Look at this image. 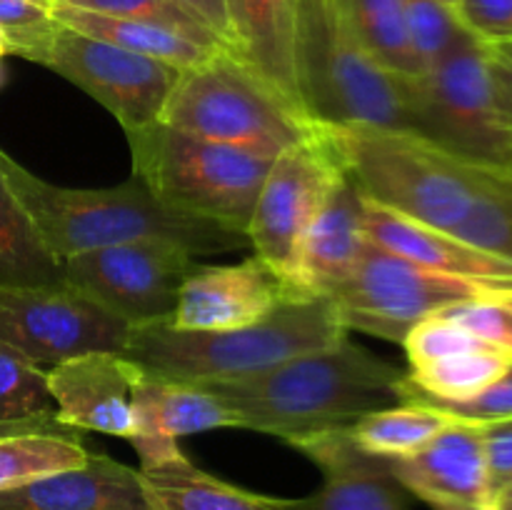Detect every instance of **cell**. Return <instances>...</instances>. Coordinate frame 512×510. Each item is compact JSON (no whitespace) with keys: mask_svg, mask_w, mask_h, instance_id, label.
<instances>
[{"mask_svg":"<svg viewBox=\"0 0 512 510\" xmlns=\"http://www.w3.org/2000/svg\"><path fill=\"white\" fill-rule=\"evenodd\" d=\"M498 178L512 180V148H510L508 158H505V163H503V165H500V170H498Z\"/></svg>","mask_w":512,"mask_h":510,"instance_id":"7bdbcfd3","label":"cell"},{"mask_svg":"<svg viewBox=\"0 0 512 510\" xmlns=\"http://www.w3.org/2000/svg\"><path fill=\"white\" fill-rule=\"evenodd\" d=\"M68 425L60 423L55 415H35L28 420H13V423H0V440L13 438V435H30V433H70Z\"/></svg>","mask_w":512,"mask_h":510,"instance_id":"ab89813d","label":"cell"},{"mask_svg":"<svg viewBox=\"0 0 512 510\" xmlns=\"http://www.w3.org/2000/svg\"><path fill=\"white\" fill-rule=\"evenodd\" d=\"M400 488L435 510H488L490 485L483 430L453 420L428 445L403 458H385Z\"/></svg>","mask_w":512,"mask_h":510,"instance_id":"e0dca14e","label":"cell"},{"mask_svg":"<svg viewBox=\"0 0 512 510\" xmlns=\"http://www.w3.org/2000/svg\"><path fill=\"white\" fill-rule=\"evenodd\" d=\"M368 245L365 195L343 175L300 235L285 280L300 298H330L353 278Z\"/></svg>","mask_w":512,"mask_h":510,"instance_id":"2e32d148","label":"cell"},{"mask_svg":"<svg viewBox=\"0 0 512 510\" xmlns=\"http://www.w3.org/2000/svg\"><path fill=\"white\" fill-rule=\"evenodd\" d=\"M195 253L168 240H135L63 260V283L130 328L170 320Z\"/></svg>","mask_w":512,"mask_h":510,"instance_id":"8fae6325","label":"cell"},{"mask_svg":"<svg viewBox=\"0 0 512 510\" xmlns=\"http://www.w3.org/2000/svg\"><path fill=\"white\" fill-rule=\"evenodd\" d=\"M453 420L433 405L403 400L345 425V433L363 453L375 458H403L428 445Z\"/></svg>","mask_w":512,"mask_h":510,"instance_id":"4316f807","label":"cell"},{"mask_svg":"<svg viewBox=\"0 0 512 510\" xmlns=\"http://www.w3.org/2000/svg\"><path fill=\"white\" fill-rule=\"evenodd\" d=\"M295 78L303 113L313 125L370 123L408 130V78L383 68L330 0L298 3Z\"/></svg>","mask_w":512,"mask_h":510,"instance_id":"8992f818","label":"cell"},{"mask_svg":"<svg viewBox=\"0 0 512 510\" xmlns=\"http://www.w3.org/2000/svg\"><path fill=\"white\" fill-rule=\"evenodd\" d=\"M400 398L408 403H423L433 405V408L443 410L445 415L455 420H465V423H495V420H510L512 418V365L500 375L495 383L480 390L478 395L468 400H433L423 398V395L408 393L400 390Z\"/></svg>","mask_w":512,"mask_h":510,"instance_id":"e575fe53","label":"cell"},{"mask_svg":"<svg viewBox=\"0 0 512 510\" xmlns=\"http://www.w3.org/2000/svg\"><path fill=\"white\" fill-rule=\"evenodd\" d=\"M28 60L53 70L98 100L115 115L125 133L158 123L180 75L178 68L163 60L130 53L63 23H58Z\"/></svg>","mask_w":512,"mask_h":510,"instance_id":"9c48e42d","label":"cell"},{"mask_svg":"<svg viewBox=\"0 0 512 510\" xmlns=\"http://www.w3.org/2000/svg\"><path fill=\"white\" fill-rule=\"evenodd\" d=\"M0 510H153L140 470L90 453L83 465L0 490Z\"/></svg>","mask_w":512,"mask_h":510,"instance_id":"44dd1931","label":"cell"},{"mask_svg":"<svg viewBox=\"0 0 512 510\" xmlns=\"http://www.w3.org/2000/svg\"><path fill=\"white\" fill-rule=\"evenodd\" d=\"M440 315L458 323L490 348H498L512 355V290H490L478 298L463 300Z\"/></svg>","mask_w":512,"mask_h":510,"instance_id":"1f68e13d","label":"cell"},{"mask_svg":"<svg viewBox=\"0 0 512 510\" xmlns=\"http://www.w3.org/2000/svg\"><path fill=\"white\" fill-rule=\"evenodd\" d=\"M488 510H512V485H508V488H503V490H498V493L490 498Z\"/></svg>","mask_w":512,"mask_h":510,"instance_id":"60d3db41","label":"cell"},{"mask_svg":"<svg viewBox=\"0 0 512 510\" xmlns=\"http://www.w3.org/2000/svg\"><path fill=\"white\" fill-rule=\"evenodd\" d=\"M143 365L123 353H85L48 368V388L55 418L75 430H95L130 440L133 395Z\"/></svg>","mask_w":512,"mask_h":510,"instance_id":"9a60e30c","label":"cell"},{"mask_svg":"<svg viewBox=\"0 0 512 510\" xmlns=\"http://www.w3.org/2000/svg\"><path fill=\"white\" fill-rule=\"evenodd\" d=\"M0 170L60 263L135 240H168L195 255L248 243L243 235L168 208L138 178L115 188H63L33 175L3 148Z\"/></svg>","mask_w":512,"mask_h":510,"instance_id":"7a4b0ae2","label":"cell"},{"mask_svg":"<svg viewBox=\"0 0 512 510\" xmlns=\"http://www.w3.org/2000/svg\"><path fill=\"white\" fill-rule=\"evenodd\" d=\"M490 78H493V98L500 125L512 140V63L500 58L493 48H490Z\"/></svg>","mask_w":512,"mask_h":510,"instance_id":"f35d334b","label":"cell"},{"mask_svg":"<svg viewBox=\"0 0 512 510\" xmlns=\"http://www.w3.org/2000/svg\"><path fill=\"white\" fill-rule=\"evenodd\" d=\"M55 415L48 370L10 343L0 340V423Z\"/></svg>","mask_w":512,"mask_h":510,"instance_id":"f546056e","label":"cell"},{"mask_svg":"<svg viewBox=\"0 0 512 510\" xmlns=\"http://www.w3.org/2000/svg\"><path fill=\"white\" fill-rule=\"evenodd\" d=\"M183 13H188L195 23L203 25L210 35H215L225 50L230 48V23L225 0H173Z\"/></svg>","mask_w":512,"mask_h":510,"instance_id":"74e56055","label":"cell"},{"mask_svg":"<svg viewBox=\"0 0 512 510\" xmlns=\"http://www.w3.org/2000/svg\"><path fill=\"white\" fill-rule=\"evenodd\" d=\"M53 15L58 23L68 25V28L93 35V38L108 40V43L130 50V53L163 60V63L173 65L178 70L193 68V65L210 58L215 50H220L198 43V40L188 38V35L178 33L173 28H165V25L90 13V10L75 8V5L63 3V0H55Z\"/></svg>","mask_w":512,"mask_h":510,"instance_id":"cb8c5ba5","label":"cell"},{"mask_svg":"<svg viewBox=\"0 0 512 510\" xmlns=\"http://www.w3.org/2000/svg\"><path fill=\"white\" fill-rule=\"evenodd\" d=\"M128 335V323L65 283L0 288V340L40 368L85 353H123Z\"/></svg>","mask_w":512,"mask_h":510,"instance_id":"7c38bea8","label":"cell"},{"mask_svg":"<svg viewBox=\"0 0 512 510\" xmlns=\"http://www.w3.org/2000/svg\"><path fill=\"white\" fill-rule=\"evenodd\" d=\"M490 48H493L500 58H505L508 63H512V40H508V43H500V45H490Z\"/></svg>","mask_w":512,"mask_h":510,"instance_id":"b9f144b4","label":"cell"},{"mask_svg":"<svg viewBox=\"0 0 512 510\" xmlns=\"http://www.w3.org/2000/svg\"><path fill=\"white\" fill-rule=\"evenodd\" d=\"M350 33L383 68L400 78H420L418 58L405 28L403 0H330Z\"/></svg>","mask_w":512,"mask_h":510,"instance_id":"83f0119b","label":"cell"},{"mask_svg":"<svg viewBox=\"0 0 512 510\" xmlns=\"http://www.w3.org/2000/svg\"><path fill=\"white\" fill-rule=\"evenodd\" d=\"M490 285L453 278L368 245L360 268L330 300L345 330L403 345L413 325L463 300L490 293Z\"/></svg>","mask_w":512,"mask_h":510,"instance_id":"30bf717a","label":"cell"},{"mask_svg":"<svg viewBox=\"0 0 512 510\" xmlns=\"http://www.w3.org/2000/svg\"><path fill=\"white\" fill-rule=\"evenodd\" d=\"M3 55H8V43H5V35L0 33V58H3Z\"/></svg>","mask_w":512,"mask_h":510,"instance_id":"ee69618b","label":"cell"},{"mask_svg":"<svg viewBox=\"0 0 512 510\" xmlns=\"http://www.w3.org/2000/svg\"><path fill=\"white\" fill-rule=\"evenodd\" d=\"M133 435L140 465H153L183 453L178 438L218 428H238V418L213 390L145 370L133 395Z\"/></svg>","mask_w":512,"mask_h":510,"instance_id":"ac0fdd59","label":"cell"},{"mask_svg":"<svg viewBox=\"0 0 512 510\" xmlns=\"http://www.w3.org/2000/svg\"><path fill=\"white\" fill-rule=\"evenodd\" d=\"M55 0H0V33L8 55L28 60L43 40L58 28L53 15Z\"/></svg>","mask_w":512,"mask_h":510,"instance_id":"836d02e7","label":"cell"},{"mask_svg":"<svg viewBox=\"0 0 512 510\" xmlns=\"http://www.w3.org/2000/svg\"><path fill=\"white\" fill-rule=\"evenodd\" d=\"M348 338L330 298H288L265 318L228 330L130 328L123 355L148 373L183 383H223L258 375L308 350Z\"/></svg>","mask_w":512,"mask_h":510,"instance_id":"3957f363","label":"cell"},{"mask_svg":"<svg viewBox=\"0 0 512 510\" xmlns=\"http://www.w3.org/2000/svg\"><path fill=\"white\" fill-rule=\"evenodd\" d=\"M460 25L485 45L512 40V0H458Z\"/></svg>","mask_w":512,"mask_h":510,"instance_id":"d590c367","label":"cell"},{"mask_svg":"<svg viewBox=\"0 0 512 510\" xmlns=\"http://www.w3.org/2000/svg\"><path fill=\"white\" fill-rule=\"evenodd\" d=\"M315 128L365 198L448 233L468 218L498 178L410 130L370 123Z\"/></svg>","mask_w":512,"mask_h":510,"instance_id":"277c9868","label":"cell"},{"mask_svg":"<svg viewBox=\"0 0 512 510\" xmlns=\"http://www.w3.org/2000/svg\"><path fill=\"white\" fill-rule=\"evenodd\" d=\"M440 3H443V5H448V8H458V0H440Z\"/></svg>","mask_w":512,"mask_h":510,"instance_id":"f6af8a7d","label":"cell"},{"mask_svg":"<svg viewBox=\"0 0 512 510\" xmlns=\"http://www.w3.org/2000/svg\"><path fill=\"white\" fill-rule=\"evenodd\" d=\"M365 230L370 243L410 263L490 288L512 290V258L475 248L448 230L405 218L368 198H365Z\"/></svg>","mask_w":512,"mask_h":510,"instance_id":"ffe728a7","label":"cell"},{"mask_svg":"<svg viewBox=\"0 0 512 510\" xmlns=\"http://www.w3.org/2000/svg\"><path fill=\"white\" fill-rule=\"evenodd\" d=\"M408 130L463 163L498 175L512 140L500 125L490 45L468 30L420 78H408Z\"/></svg>","mask_w":512,"mask_h":510,"instance_id":"ba28073f","label":"cell"},{"mask_svg":"<svg viewBox=\"0 0 512 510\" xmlns=\"http://www.w3.org/2000/svg\"><path fill=\"white\" fill-rule=\"evenodd\" d=\"M510 365L512 355L473 340L453 353L405 370L400 390L433 400H468L495 383Z\"/></svg>","mask_w":512,"mask_h":510,"instance_id":"484cf974","label":"cell"},{"mask_svg":"<svg viewBox=\"0 0 512 510\" xmlns=\"http://www.w3.org/2000/svg\"><path fill=\"white\" fill-rule=\"evenodd\" d=\"M298 3L300 0H225L230 53L238 55L305 118L295 78Z\"/></svg>","mask_w":512,"mask_h":510,"instance_id":"7402d4cb","label":"cell"},{"mask_svg":"<svg viewBox=\"0 0 512 510\" xmlns=\"http://www.w3.org/2000/svg\"><path fill=\"white\" fill-rule=\"evenodd\" d=\"M403 378V368L343 338L250 378L198 385L228 403L238 428L293 443L403 403Z\"/></svg>","mask_w":512,"mask_h":510,"instance_id":"6da1fadb","label":"cell"},{"mask_svg":"<svg viewBox=\"0 0 512 510\" xmlns=\"http://www.w3.org/2000/svg\"><path fill=\"white\" fill-rule=\"evenodd\" d=\"M480 430H483L485 465H488L490 498H493L498 490L512 485V418L483 423Z\"/></svg>","mask_w":512,"mask_h":510,"instance_id":"8d00e7d4","label":"cell"},{"mask_svg":"<svg viewBox=\"0 0 512 510\" xmlns=\"http://www.w3.org/2000/svg\"><path fill=\"white\" fill-rule=\"evenodd\" d=\"M343 175L318 128L303 143L275 155L245 233L255 255L288 273L300 235Z\"/></svg>","mask_w":512,"mask_h":510,"instance_id":"4fadbf2b","label":"cell"},{"mask_svg":"<svg viewBox=\"0 0 512 510\" xmlns=\"http://www.w3.org/2000/svg\"><path fill=\"white\" fill-rule=\"evenodd\" d=\"M60 283L63 263L50 253L0 170V288H48Z\"/></svg>","mask_w":512,"mask_h":510,"instance_id":"d4e9b609","label":"cell"},{"mask_svg":"<svg viewBox=\"0 0 512 510\" xmlns=\"http://www.w3.org/2000/svg\"><path fill=\"white\" fill-rule=\"evenodd\" d=\"M403 10L413 53L423 73H428L465 28L455 10L440 0H403Z\"/></svg>","mask_w":512,"mask_h":510,"instance_id":"4dcf8cb0","label":"cell"},{"mask_svg":"<svg viewBox=\"0 0 512 510\" xmlns=\"http://www.w3.org/2000/svg\"><path fill=\"white\" fill-rule=\"evenodd\" d=\"M160 123L273 158L303 143L315 130L253 68L225 48L180 70Z\"/></svg>","mask_w":512,"mask_h":510,"instance_id":"52a82bcc","label":"cell"},{"mask_svg":"<svg viewBox=\"0 0 512 510\" xmlns=\"http://www.w3.org/2000/svg\"><path fill=\"white\" fill-rule=\"evenodd\" d=\"M300 298L280 270L250 255L235 265L195 263L183 280L170 325L180 330H228L265 318L283 300Z\"/></svg>","mask_w":512,"mask_h":510,"instance_id":"5bb4252c","label":"cell"},{"mask_svg":"<svg viewBox=\"0 0 512 510\" xmlns=\"http://www.w3.org/2000/svg\"><path fill=\"white\" fill-rule=\"evenodd\" d=\"M88 450L70 433H30L0 440V490L18 488L43 475L75 468L88 460Z\"/></svg>","mask_w":512,"mask_h":510,"instance_id":"f1b7e54d","label":"cell"},{"mask_svg":"<svg viewBox=\"0 0 512 510\" xmlns=\"http://www.w3.org/2000/svg\"><path fill=\"white\" fill-rule=\"evenodd\" d=\"M138 470L153 510H295V500L225 483L190 463L183 453Z\"/></svg>","mask_w":512,"mask_h":510,"instance_id":"603a6c76","label":"cell"},{"mask_svg":"<svg viewBox=\"0 0 512 510\" xmlns=\"http://www.w3.org/2000/svg\"><path fill=\"white\" fill-rule=\"evenodd\" d=\"M290 445L308 455L325 475L323 488L295 500V510H410L385 458L363 453L345 428L305 435Z\"/></svg>","mask_w":512,"mask_h":510,"instance_id":"d6986e66","label":"cell"},{"mask_svg":"<svg viewBox=\"0 0 512 510\" xmlns=\"http://www.w3.org/2000/svg\"><path fill=\"white\" fill-rule=\"evenodd\" d=\"M63 3L75 5V8L90 10V13L113 15V18L145 20V23H158L165 28H173L198 43L210 45V48H223L200 23H195L188 13L178 8L173 0H63Z\"/></svg>","mask_w":512,"mask_h":510,"instance_id":"d6a6232c","label":"cell"},{"mask_svg":"<svg viewBox=\"0 0 512 510\" xmlns=\"http://www.w3.org/2000/svg\"><path fill=\"white\" fill-rule=\"evenodd\" d=\"M125 135L133 178L160 203L245 238L273 155L195 138L160 120Z\"/></svg>","mask_w":512,"mask_h":510,"instance_id":"5b68a950","label":"cell"}]
</instances>
